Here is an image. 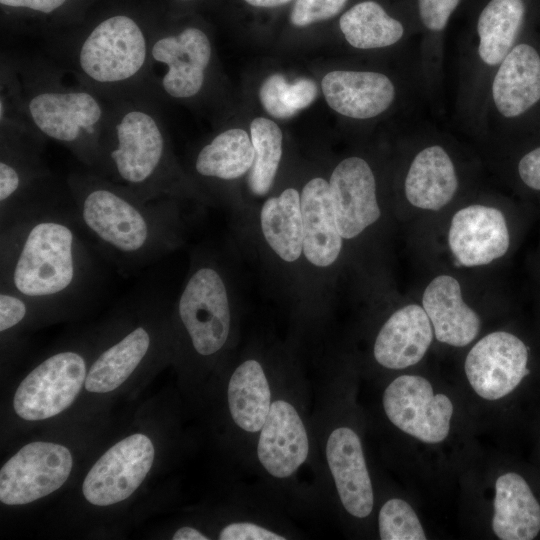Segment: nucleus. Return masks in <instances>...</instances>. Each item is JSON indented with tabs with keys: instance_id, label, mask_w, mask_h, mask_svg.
<instances>
[{
	"instance_id": "f257e3e1",
	"label": "nucleus",
	"mask_w": 540,
	"mask_h": 540,
	"mask_svg": "<svg viewBox=\"0 0 540 540\" xmlns=\"http://www.w3.org/2000/svg\"><path fill=\"white\" fill-rule=\"evenodd\" d=\"M68 192L0 222V287L49 309L92 296L93 250Z\"/></svg>"
},
{
	"instance_id": "f03ea898",
	"label": "nucleus",
	"mask_w": 540,
	"mask_h": 540,
	"mask_svg": "<svg viewBox=\"0 0 540 540\" xmlns=\"http://www.w3.org/2000/svg\"><path fill=\"white\" fill-rule=\"evenodd\" d=\"M66 183L87 238L122 274L156 262L181 245L177 200H144L89 170L70 174Z\"/></svg>"
},
{
	"instance_id": "7ed1b4c3",
	"label": "nucleus",
	"mask_w": 540,
	"mask_h": 540,
	"mask_svg": "<svg viewBox=\"0 0 540 540\" xmlns=\"http://www.w3.org/2000/svg\"><path fill=\"white\" fill-rule=\"evenodd\" d=\"M107 100L102 176L144 200H177L189 193L169 146L156 98L141 90Z\"/></svg>"
},
{
	"instance_id": "20e7f679",
	"label": "nucleus",
	"mask_w": 540,
	"mask_h": 540,
	"mask_svg": "<svg viewBox=\"0 0 540 540\" xmlns=\"http://www.w3.org/2000/svg\"><path fill=\"white\" fill-rule=\"evenodd\" d=\"M34 127L65 146L86 168L103 175L106 98L78 83L67 85L60 68L42 59L12 58Z\"/></svg>"
},
{
	"instance_id": "39448f33",
	"label": "nucleus",
	"mask_w": 540,
	"mask_h": 540,
	"mask_svg": "<svg viewBox=\"0 0 540 540\" xmlns=\"http://www.w3.org/2000/svg\"><path fill=\"white\" fill-rule=\"evenodd\" d=\"M150 42L151 34L133 17L112 15L70 43L69 68L78 83L106 99L148 91Z\"/></svg>"
},
{
	"instance_id": "423d86ee",
	"label": "nucleus",
	"mask_w": 540,
	"mask_h": 540,
	"mask_svg": "<svg viewBox=\"0 0 540 540\" xmlns=\"http://www.w3.org/2000/svg\"><path fill=\"white\" fill-rule=\"evenodd\" d=\"M228 281L209 258L195 259L176 302V313L195 353L209 357L226 344L231 329Z\"/></svg>"
},
{
	"instance_id": "0eeeda50",
	"label": "nucleus",
	"mask_w": 540,
	"mask_h": 540,
	"mask_svg": "<svg viewBox=\"0 0 540 540\" xmlns=\"http://www.w3.org/2000/svg\"><path fill=\"white\" fill-rule=\"evenodd\" d=\"M211 60L212 44L200 28L151 34L147 89L155 98L191 99L202 91Z\"/></svg>"
},
{
	"instance_id": "6e6552de",
	"label": "nucleus",
	"mask_w": 540,
	"mask_h": 540,
	"mask_svg": "<svg viewBox=\"0 0 540 540\" xmlns=\"http://www.w3.org/2000/svg\"><path fill=\"white\" fill-rule=\"evenodd\" d=\"M45 141L0 134V222L68 191L42 158Z\"/></svg>"
},
{
	"instance_id": "1a4fd4ad",
	"label": "nucleus",
	"mask_w": 540,
	"mask_h": 540,
	"mask_svg": "<svg viewBox=\"0 0 540 540\" xmlns=\"http://www.w3.org/2000/svg\"><path fill=\"white\" fill-rule=\"evenodd\" d=\"M86 375V360L79 352L53 354L19 384L13 399L16 414L29 421L56 416L73 403Z\"/></svg>"
},
{
	"instance_id": "9d476101",
	"label": "nucleus",
	"mask_w": 540,
	"mask_h": 540,
	"mask_svg": "<svg viewBox=\"0 0 540 540\" xmlns=\"http://www.w3.org/2000/svg\"><path fill=\"white\" fill-rule=\"evenodd\" d=\"M382 402L391 423L412 437L435 444L448 436L453 404L445 394H434L427 379L418 375L395 378Z\"/></svg>"
},
{
	"instance_id": "9b49d317",
	"label": "nucleus",
	"mask_w": 540,
	"mask_h": 540,
	"mask_svg": "<svg viewBox=\"0 0 540 540\" xmlns=\"http://www.w3.org/2000/svg\"><path fill=\"white\" fill-rule=\"evenodd\" d=\"M73 460L63 445L32 442L22 447L0 470V501L22 505L59 489L71 472Z\"/></svg>"
},
{
	"instance_id": "f8f14e48",
	"label": "nucleus",
	"mask_w": 540,
	"mask_h": 540,
	"mask_svg": "<svg viewBox=\"0 0 540 540\" xmlns=\"http://www.w3.org/2000/svg\"><path fill=\"white\" fill-rule=\"evenodd\" d=\"M154 446L144 434L136 433L108 449L86 475L82 492L96 506H108L127 499L151 469Z\"/></svg>"
},
{
	"instance_id": "ddd939ff",
	"label": "nucleus",
	"mask_w": 540,
	"mask_h": 540,
	"mask_svg": "<svg viewBox=\"0 0 540 540\" xmlns=\"http://www.w3.org/2000/svg\"><path fill=\"white\" fill-rule=\"evenodd\" d=\"M464 370L480 397L501 399L513 392L529 374L528 347L514 334L492 332L471 348Z\"/></svg>"
},
{
	"instance_id": "4468645a",
	"label": "nucleus",
	"mask_w": 540,
	"mask_h": 540,
	"mask_svg": "<svg viewBox=\"0 0 540 540\" xmlns=\"http://www.w3.org/2000/svg\"><path fill=\"white\" fill-rule=\"evenodd\" d=\"M328 182L336 224L343 239L359 236L379 219L375 177L364 159L353 156L342 160Z\"/></svg>"
},
{
	"instance_id": "2eb2a0df",
	"label": "nucleus",
	"mask_w": 540,
	"mask_h": 540,
	"mask_svg": "<svg viewBox=\"0 0 540 540\" xmlns=\"http://www.w3.org/2000/svg\"><path fill=\"white\" fill-rule=\"evenodd\" d=\"M448 243L457 266H480L502 257L509 248L503 213L494 207L470 205L451 220Z\"/></svg>"
},
{
	"instance_id": "dca6fc26",
	"label": "nucleus",
	"mask_w": 540,
	"mask_h": 540,
	"mask_svg": "<svg viewBox=\"0 0 540 540\" xmlns=\"http://www.w3.org/2000/svg\"><path fill=\"white\" fill-rule=\"evenodd\" d=\"M308 453L307 431L296 408L285 400L274 401L260 430L259 462L271 476L284 479L301 467Z\"/></svg>"
},
{
	"instance_id": "f3484780",
	"label": "nucleus",
	"mask_w": 540,
	"mask_h": 540,
	"mask_svg": "<svg viewBox=\"0 0 540 540\" xmlns=\"http://www.w3.org/2000/svg\"><path fill=\"white\" fill-rule=\"evenodd\" d=\"M326 459L345 510L366 518L373 509L374 495L362 444L349 427L335 428L328 436Z\"/></svg>"
},
{
	"instance_id": "a211bd4d",
	"label": "nucleus",
	"mask_w": 540,
	"mask_h": 540,
	"mask_svg": "<svg viewBox=\"0 0 540 540\" xmlns=\"http://www.w3.org/2000/svg\"><path fill=\"white\" fill-rule=\"evenodd\" d=\"M321 87L330 108L355 119L381 114L395 97L391 80L377 72L331 71L323 77Z\"/></svg>"
},
{
	"instance_id": "6ab92c4d",
	"label": "nucleus",
	"mask_w": 540,
	"mask_h": 540,
	"mask_svg": "<svg viewBox=\"0 0 540 540\" xmlns=\"http://www.w3.org/2000/svg\"><path fill=\"white\" fill-rule=\"evenodd\" d=\"M300 205L303 256L316 268H328L338 260L343 246L334 216L329 182L321 177L310 179L302 188Z\"/></svg>"
},
{
	"instance_id": "aec40b11",
	"label": "nucleus",
	"mask_w": 540,
	"mask_h": 540,
	"mask_svg": "<svg viewBox=\"0 0 540 540\" xmlns=\"http://www.w3.org/2000/svg\"><path fill=\"white\" fill-rule=\"evenodd\" d=\"M432 339V324L423 307L406 305L396 310L379 330L374 358L383 367L404 369L424 357Z\"/></svg>"
},
{
	"instance_id": "412c9836",
	"label": "nucleus",
	"mask_w": 540,
	"mask_h": 540,
	"mask_svg": "<svg viewBox=\"0 0 540 540\" xmlns=\"http://www.w3.org/2000/svg\"><path fill=\"white\" fill-rule=\"evenodd\" d=\"M422 307L430 319L438 341L463 347L472 342L480 330V318L462 299L459 282L440 275L426 287Z\"/></svg>"
},
{
	"instance_id": "4be33fe9",
	"label": "nucleus",
	"mask_w": 540,
	"mask_h": 540,
	"mask_svg": "<svg viewBox=\"0 0 540 540\" xmlns=\"http://www.w3.org/2000/svg\"><path fill=\"white\" fill-rule=\"evenodd\" d=\"M492 97L497 110L507 118L517 117L540 99V56L528 44L513 47L498 68Z\"/></svg>"
},
{
	"instance_id": "5701e85b",
	"label": "nucleus",
	"mask_w": 540,
	"mask_h": 540,
	"mask_svg": "<svg viewBox=\"0 0 540 540\" xmlns=\"http://www.w3.org/2000/svg\"><path fill=\"white\" fill-rule=\"evenodd\" d=\"M492 528L502 540H531L540 532V504L518 473L507 472L496 480Z\"/></svg>"
},
{
	"instance_id": "b1692460",
	"label": "nucleus",
	"mask_w": 540,
	"mask_h": 540,
	"mask_svg": "<svg viewBox=\"0 0 540 540\" xmlns=\"http://www.w3.org/2000/svg\"><path fill=\"white\" fill-rule=\"evenodd\" d=\"M458 180L453 162L438 145L421 150L405 179V195L415 207L437 211L454 197Z\"/></svg>"
},
{
	"instance_id": "393cba45",
	"label": "nucleus",
	"mask_w": 540,
	"mask_h": 540,
	"mask_svg": "<svg viewBox=\"0 0 540 540\" xmlns=\"http://www.w3.org/2000/svg\"><path fill=\"white\" fill-rule=\"evenodd\" d=\"M153 335L139 324L106 348L91 365L85 389L94 393L111 392L123 384L150 353Z\"/></svg>"
},
{
	"instance_id": "a878e982",
	"label": "nucleus",
	"mask_w": 540,
	"mask_h": 540,
	"mask_svg": "<svg viewBox=\"0 0 540 540\" xmlns=\"http://www.w3.org/2000/svg\"><path fill=\"white\" fill-rule=\"evenodd\" d=\"M260 228L271 251L283 262L294 263L303 255L300 193L286 188L269 197L260 210Z\"/></svg>"
},
{
	"instance_id": "bb28decb",
	"label": "nucleus",
	"mask_w": 540,
	"mask_h": 540,
	"mask_svg": "<svg viewBox=\"0 0 540 540\" xmlns=\"http://www.w3.org/2000/svg\"><path fill=\"white\" fill-rule=\"evenodd\" d=\"M227 397L234 423L249 433L260 431L272 404L270 386L260 362L248 359L236 367L228 383Z\"/></svg>"
},
{
	"instance_id": "cd10ccee",
	"label": "nucleus",
	"mask_w": 540,
	"mask_h": 540,
	"mask_svg": "<svg viewBox=\"0 0 540 540\" xmlns=\"http://www.w3.org/2000/svg\"><path fill=\"white\" fill-rule=\"evenodd\" d=\"M254 161V148L248 133L240 128L224 130L197 153L195 173L204 179L232 181L246 173Z\"/></svg>"
},
{
	"instance_id": "c85d7f7f",
	"label": "nucleus",
	"mask_w": 540,
	"mask_h": 540,
	"mask_svg": "<svg viewBox=\"0 0 540 540\" xmlns=\"http://www.w3.org/2000/svg\"><path fill=\"white\" fill-rule=\"evenodd\" d=\"M525 14L523 0H490L481 11L478 52L488 65L502 62L519 33Z\"/></svg>"
},
{
	"instance_id": "c756f323",
	"label": "nucleus",
	"mask_w": 540,
	"mask_h": 540,
	"mask_svg": "<svg viewBox=\"0 0 540 540\" xmlns=\"http://www.w3.org/2000/svg\"><path fill=\"white\" fill-rule=\"evenodd\" d=\"M339 25L347 42L358 49H375L398 42L404 33L400 21L375 1H363L346 11Z\"/></svg>"
},
{
	"instance_id": "7c9ffc66",
	"label": "nucleus",
	"mask_w": 540,
	"mask_h": 540,
	"mask_svg": "<svg viewBox=\"0 0 540 540\" xmlns=\"http://www.w3.org/2000/svg\"><path fill=\"white\" fill-rule=\"evenodd\" d=\"M254 161L248 172L247 184L257 197L265 196L272 188L282 157L283 134L272 120L257 117L250 125Z\"/></svg>"
},
{
	"instance_id": "2f4dec72",
	"label": "nucleus",
	"mask_w": 540,
	"mask_h": 540,
	"mask_svg": "<svg viewBox=\"0 0 540 540\" xmlns=\"http://www.w3.org/2000/svg\"><path fill=\"white\" fill-rule=\"evenodd\" d=\"M318 89L310 78H298L288 83L279 73L268 76L259 91L260 102L271 116L286 119L308 107L316 98Z\"/></svg>"
},
{
	"instance_id": "473e14b6",
	"label": "nucleus",
	"mask_w": 540,
	"mask_h": 540,
	"mask_svg": "<svg viewBox=\"0 0 540 540\" xmlns=\"http://www.w3.org/2000/svg\"><path fill=\"white\" fill-rule=\"evenodd\" d=\"M379 535L382 540H425L423 527L412 507L392 498L379 511Z\"/></svg>"
},
{
	"instance_id": "72a5a7b5",
	"label": "nucleus",
	"mask_w": 540,
	"mask_h": 540,
	"mask_svg": "<svg viewBox=\"0 0 540 540\" xmlns=\"http://www.w3.org/2000/svg\"><path fill=\"white\" fill-rule=\"evenodd\" d=\"M347 0H296L290 21L294 26L304 27L337 15Z\"/></svg>"
},
{
	"instance_id": "f704fd0d",
	"label": "nucleus",
	"mask_w": 540,
	"mask_h": 540,
	"mask_svg": "<svg viewBox=\"0 0 540 540\" xmlns=\"http://www.w3.org/2000/svg\"><path fill=\"white\" fill-rule=\"evenodd\" d=\"M460 0H418L419 16L431 31L443 30Z\"/></svg>"
},
{
	"instance_id": "c9c22d12",
	"label": "nucleus",
	"mask_w": 540,
	"mask_h": 540,
	"mask_svg": "<svg viewBox=\"0 0 540 540\" xmlns=\"http://www.w3.org/2000/svg\"><path fill=\"white\" fill-rule=\"evenodd\" d=\"M221 540H284L285 537L251 522H234L219 534Z\"/></svg>"
},
{
	"instance_id": "e433bc0d",
	"label": "nucleus",
	"mask_w": 540,
	"mask_h": 540,
	"mask_svg": "<svg viewBox=\"0 0 540 540\" xmlns=\"http://www.w3.org/2000/svg\"><path fill=\"white\" fill-rule=\"evenodd\" d=\"M521 180L530 188L540 190V147L524 155L518 164Z\"/></svg>"
},
{
	"instance_id": "4c0bfd02",
	"label": "nucleus",
	"mask_w": 540,
	"mask_h": 540,
	"mask_svg": "<svg viewBox=\"0 0 540 540\" xmlns=\"http://www.w3.org/2000/svg\"><path fill=\"white\" fill-rule=\"evenodd\" d=\"M68 0H0L2 6L24 8L42 14H50L62 7Z\"/></svg>"
},
{
	"instance_id": "58836bf2",
	"label": "nucleus",
	"mask_w": 540,
	"mask_h": 540,
	"mask_svg": "<svg viewBox=\"0 0 540 540\" xmlns=\"http://www.w3.org/2000/svg\"><path fill=\"white\" fill-rule=\"evenodd\" d=\"M173 540H207V536L192 527L179 528L173 535Z\"/></svg>"
},
{
	"instance_id": "ea45409f",
	"label": "nucleus",
	"mask_w": 540,
	"mask_h": 540,
	"mask_svg": "<svg viewBox=\"0 0 540 540\" xmlns=\"http://www.w3.org/2000/svg\"><path fill=\"white\" fill-rule=\"evenodd\" d=\"M249 5L255 7H276L288 3L291 0H244Z\"/></svg>"
},
{
	"instance_id": "a19ab883",
	"label": "nucleus",
	"mask_w": 540,
	"mask_h": 540,
	"mask_svg": "<svg viewBox=\"0 0 540 540\" xmlns=\"http://www.w3.org/2000/svg\"><path fill=\"white\" fill-rule=\"evenodd\" d=\"M180 1H190V0H180Z\"/></svg>"
}]
</instances>
